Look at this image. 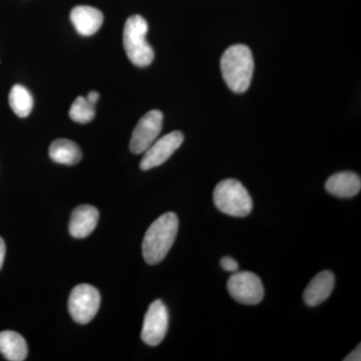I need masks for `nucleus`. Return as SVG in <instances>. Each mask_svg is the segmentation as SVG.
I'll return each mask as SVG.
<instances>
[{
	"label": "nucleus",
	"instance_id": "f257e3e1",
	"mask_svg": "<svg viewBox=\"0 0 361 361\" xmlns=\"http://www.w3.org/2000/svg\"><path fill=\"white\" fill-rule=\"evenodd\" d=\"M179 229V219L175 213L168 212L154 221L142 241V256L149 265L165 259L172 248Z\"/></svg>",
	"mask_w": 361,
	"mask_h": 361
},
{
	"label": "nucleus",
	"instance_id": "f03ea898",
	"mask_svg": "<svg viewBox=\"0 0 361 361\" xmlns=\"http://www.w3.org/2000/svg\"><path fill=\"white\" fill-rule=\"evenodd\" d=\"M221 71L226 85L234 92H245L254 73L253 54L247 45L235 44L226 49L221 58Z\"/></svg>",
	"mask_w": 361,
	"mask_h": 361
},
{
	"label": "nucleus",
	"instance_id": "7ed1b4c3",
	"mask_svg": "<svg viewBox=\"0 0 361 361\" xmlns=\"http://www.w3.org/2000/svg\"><path fill=\"white\" fill-rule=\"evenodd\" d=\"M149 25L141 16H130L123 27V42L126 54L135 66H148L153 63L155 52L147 42Z\"/></svg>",
	"mask_w": 361,
	"mask_h": 361
},
{
	"label": "nucleus",
	"instance_id": "20e7f679",
	"mask_svg": "<svg viewBox=\"0 0 361 361\" xmlns=\"http://www.w3.org/2000/svg\"><path fill=\"white\" fill-rule=\"evenodd\" d=\"M213 201L218 210L233 217H246L253 208L250 194L235 179L221 180L214 190Z\"/></svg>",
	"mask_w": 361,
	"mask_h": 361
},
{
	"label": "nucleus",
	"instance_id": "39448f33",
	"mask_svg": "<svg viewBox=\"0 0 361 361\" xmlns=\"http://www.w3.org/2000/svg\"><path fill=\"white\" fill-rule=\"evenodd\" d=\"M99 304L101 295L97 288L90 284H78L71 292L68 311L78 324H87L97 315Z\"/></svg>",
	"mask_w": 361,
	"mask_h": 361
},
{
	"label": "nucleus",
	"instance_id": "423d86ee",
	"mask_svg": "<svg viewBox=\"0 0 361 361\" xmlns=\"http://www.w3.org/2000/svg\"><path fill=\"white\" fill-rule=\"evenodd\" d=\"M230 295L237 302L257 305L264 298V287L255 273L249 271L234 272L227 282Z\"/></svg>",
	"mask_w": 361,
	"mask_h": 361
},
{
	"label": "nucleus",
	"instance_id": "0eeeda50",
	"mask_svg": "<svg viewBox=\"0 0 361 361\" xmlns=\"http://www.w3.org/2000/svg\"><path fill=\"white\" fill-rule=\"evenodd\" d=\"M163 121L164 116L160 111H149L142 116L130 137V151L137 155L145 153L158 139Z\"/></svg>",
	"mask_w": 361,
	"mask_h": 361
},
{
	"label": "nucleus",
	"instance_id": "6e6552de",
	"mask_svg": "<svg viewBox=\"0 0 361 361\" xmlns=\"http://www.w3.org/2000/svg\"><path fill=\"white\" fill-rule=\"evenodd\" d=\"M169 327V312L161 300L154 301L149 305L142 329V341L149 346L161 343L167 334Z\"/></svg>",
	"mask_w": 361,
	"mask_h": 361
},
{
	"label": "nucleus",
	"instance_id": "1a4fd4ad",
	"mask_svg": "<svg viewBox=\"0 0 361 361\" xmlns=\"http://www.w3.org/2000/svg\"><path fill=\"white\" fill-rule=\"evenodd\" d=\"M183 142L184 135L179 130H175L164 135L161 139L156 140L155 142L145 152L140 167L142 171L159 167L170 159V157L180 148Z\"/></svg>",
	"mask_w": 361,
	"mask_h": 361
},
{
	"label": "nucleus",
	"instance_id": "9d476101",
	"mask_svg": "<svg viewBox=\"0 0 361 361\" xmlns=\"http://www.w3.org/2000/svg\"><path fill=\"white\" fill-rule=\"evenodd\" d=\"M71 20L78 35L90 37L103 25L104 16L94 7L80 6L71 11Z\"/></svg>",
	"mask_w": 361,
	"mask_h": 361
},
{
	"label": "nucleus",
	"instance_id": "9b49d317",
	"mask_svg": "<svg viewBox=\"0 0 361 361\" xmlns=\"http://www.w3.org/2000/svg\"><path fill=\"white\" fill-rule=\"evenodd\" d=\"M99 213L96 207L80 205L71 214L70 233L75 238H85L94 232L99 222Z\"/></svg>",
	"mask_w": 361,
	"mask_h": 361
},
{
	"label": "nucleus",
	"instance_id": "f8f14e48",
	"mask_svg": "<svg viewBox=\"0 0 361 361\" xmlns=\"http://www.w3.org/2000/svg\"><path fill=\"white\" fill-rule=\"evenodd\" d=\"M336 283L334 273L329 270L322 271L316 275L304 291L303 298L310 307H315L324 302L331 294Z\"/></svg>",
	"mask_w": 361,
	"mask_h": 361
},
{
	"label": "nucleus",
	"instance_id": "ddd939ff",
	"mask_svg": "<svg viewBox=\"0 0 361 361\" xmlns=\"http://www.w3.org/2000/svg\"><path fill=\"white\" fill-rule=\"evenodd\" d=\"M325 189L339 198H351L360 192V177L353 172L336 173L327 180Z\"/></svg>",
	"mask_w": 361,
	"mask_h": 361
},
{
	"label": "nucleus",
	"instance_id": "4468645a",
	"mask_svg": "<svg viewBox=\"0 0 361 361\" xmlns=\"http://www.w3.org/2000/svg\"><path fill=\"white\" fill-rule=\"evenodd\" d=\"M25 339L16 331L0 332V353L9 361H23L27 356Z\"/></svg>",
	"mask_w": 361,
	"mask_h": 361
},
{
	"label": "nucleus",
	"instance_id": "2eb2a0df",
	"mask_svg": "<svg viewBox=\"0 0 361 361\" xmlns=\"http://www.w3.org/2000/svg\"><path fill=\"white\" fill-rule=\"evenodd\" d=\"M49 153L52 161L61 165L73 166L82 158L80 147L66 139H59L52 142Z\"/></svg>",
	"mask_w": 361,
	"mask_h": 361
},
{
	"label": "nucleus",
	"instance_id": "dca6fc26",
	"mask_svg": "<svg viewBox=\"0 0 361 361\" xmlns=\"http://www.w3.org/2000/svg\"><path fill=\"white\" fill-rule=\"evenodd\" d=\"M8 101L13 113L20 118H26L32 113L33 108L32 94L23 85H13L11 92H9Z\"/></svg>",
	"mask_w": 361,
	"mask_h": 361
},
{
	"label": "nucleus",
	"instance_id": "f3484780",
	"mask_svg": "<svg viewBox=\"0 0 361 361\" xmlns=\"http://www.w3.org/2000/svg\"><path fill=\"white\" fill-rule=\"evenodd\" d=\"M96 116V106L87 102L84 97H78L71 104L70 116L71 120L78 123L92 122Z\"/></svg>",
	"mask_w": 361,
	"mask_h": 361
},
{
	"label": "nucleus",
	"instance_id": "a211bd4d",
	"mask_svg": "<svg viewBox=\"0 0 361 361\" xmlns=\"http://www.w3.org/2000/svg\"><path fill=\"white\" fill-rule=\"evenodd\" d=\"M220 264L222 266L223 269L228 271V272L234 273L238 271V263H237L235 259L229 257V256H226V257L221 259Z\"/></svg>",
	"mask_w": 361,
	"mask_h": 361
},
{
	"label": "nucleus",
	"instance_id": "6ab92c4d",
	"mask_svg": "<svg viewBox=\"0 0 361 361\" xmlns=\"http://www.w3.org/2000/svg\"><path fill=\"white\" fill-rule=\"evenodd\" d=\"M344 361H360L361 360V346H357L355 349V350L353 351V353H349L348 356H346L345 358L343 360Z\"/></svg>",
	"mask_w": 361,
	"mask_h": 361
},
{
	"label": "nucleus",
	"instance_id": "aec40b11",
	"mask_svg": "<svg viewBox=\"0 0 361 361\" xmlns=\"http://www.w3.org/2000/svg\"><path fill=\"white\" fill-rule=\"evenodd\" d=\"M85 99H87L89 103L96 106L97 102H99V92H96V90H92V92H90L89 94H87V97H85Z\"/></svg>",
	"mask_w": 361,
	"mask_h": 361
},
{
	"label": "nucleus",
	"instance_id": "412c9836",
	"mask_svg": "<svg viewBox=\"0 0 361 361\" xmlns=\"http://www.w3.org/2000/svg\"><path fill=\"white\" fill-rule=\"evenodd\" d=\"M6 243H4V239L0 237V269L4 265V257H6Z\"/></svg>",
	"mask_w": 361,
	"mask_h": 361
}]
</instances>
